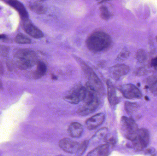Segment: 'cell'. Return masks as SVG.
Wrapping results in <instances>:
<instances>
[{
	"label": "cell",
	"mask_w": 157,
	"mask_h": 156,
	"mask_svg": "<svg viewBox=\"0 0 157 156\" xmlns=\"http://www.w3.org/2000/svg\"><path fill=\"white\" fill-rule=\"evenodd\" d=\"M100 104L99 100L89 103H84L77 111V113L82 116L88 115L96 111Z\"/></svg>",
	"instance_id": "5bb4252c"
},
{
	"label": "cell",
	"mask_w": 157,
	"mask_h": 156,
	"mask_svg": "<svg viewBox=\"0 0 157 156\" xmlns=\"http://www.w3.org/2000/svg\"><path fill=\"white\" fill-rule=\"evenodd\" d=\"M51 78L52 80H57V76H55L54 74H52L51 75Z\"/></svg>",
	"instance_id": "f546056e"
},
{
	"label": "cell",
	"mask_w": 157,
	"mask_h": 156,
	"mask_svg": "<svg viewBox=\"0 0 157 156\" xmlns=\"http://www.w3.org/2000/svg\"><path fill=\"white\" fill-rule=\"evenodd\" d=\"M121 129L124 137L132 141L135 138L139 130L133 120L124 116L121 120Z\"/></svg>",
	"instance_id": "3957f363"
},
{
	"label": "cell",
	"mask_w": 157,
	"mask_h": 156,
	"mask_svg": "<svg viewBox=\"0 0 157 156\" xmlns=\"http://www.w3.org/2000/svg\"><path fill=\"white\" fill-rule=\"evenodd\" d=\"M47 71V67L43 61H38L36 64V69L33 73V78L35 79H39L46 74Z\"/></svg>",
	"instance_id": "e0dca14e"
},
{
	"label": "cell",
	"mask_w": 157,
	"mask_h": 156,
	"mask_svg": "<svg viewBox=\"0 0 157 156\" xmlns=\"http://www.w3.org/2000/svg\"><path fill=\"white\" fill-rule=\"evenodd\" d=\"M101 17L104 20H108L110 19L111 14L108 8L104 5H101L100 7Z\"/></svg>",
	"instance_id": "7402d4cb"
},
{
	"label": "cell",
	"mask_w": 157,
	"mask_h": 156,
	"mask_svg": "<svg viewBox=\"0 0 157 156\" xmlns=\"http://www.w3.org/2000/svg\"><path fill=\"white\" fill-rule=\"evenodd\" d=\"M130 51L127 49H124L119 54L117 58V60L118 61H122L124 60L129 57L130 55Z\"/></svg>",
	"instance_id": "484cf974"
},
{
	"label": "cell",
	"mask_w": 157,
	"mask_h": 156,
	"mask_svg": "<svg viewBox=\"0 0 157 156\" xmlns=\"http://www.w3.org/2000/svg\"><path fill=\"white\" fill-rule=\"evenodd\" d=\"M156 41H157V36H156Z\"/></svg>",
	"instance_id": "836d02e7"
},
{
	"label": "cell",
	"mask_w": 157,
	"mask_h": 156,
	"mask_svg": "<svg viewBox=\"0 0 157 156\" xmlns=\"http://www.w3.org/2000/svg\"><path fill=\"white\" fill-rule=\"evenodd\" d=\"M16 43L19 44H29L31 43V40L25 35L18 34L15 38Z\"/></svg>",
	"instance_id": "ffe728a7"
},
{
	"label": "cell",
	"mask_w": 157,
	"mask_h": 156,
	"mask_svg": "<svg viewBox=\"0 0 157 156\" xmlns=\"http://www.w3.org/2000/svg\"><path fill=\"white\" fill-rule=\"evenodd\" d=\"M148 83L150 85V90L152 93L157 95V78L155 77L153 78H150V81Z\"/></svg>",
	"instance_id": "603a6c76"
},
{
	"label": "cell",
	"mask_w": 157,
	"mask_h": 156,
	"mask_svg": "<svg viewBox=\"0 0 157 156\" xmlns=\"http://www.w3.org/2000/svg\"><path fill=\"white\" fill-rule=\"evenodd\" d=\"M107 129L106 128H103L102 129H100L98 132L96 133L95 136H94V138H96L97 139H100L101 137L104 136V134L106 133L107 132Z\"/></svg>",
	"instance_id": "4316f807"
},
{
	"label": "cell",
	"mask_w": 157,
	"mask_h": 156,
	"mask_svg": "<svg viewBox=\"0 0 157 156\" xmlns=\"http://www.w3.org/2000/svg\"><path fill=\"white\" fill-rule=\"evenodd\" d=\"M110 36L103 31H96L90 35L86 41V46L92 52H101L109 47L111 44Z\"/></svg>",
	"instance_id": "6da1fadb"
},
{
	"label": "cell",
	"mask_w": 157,
	"mask_h": 156,
	"mask_svg": "<svg viewBox=\"0 0 157 156\" xmlns=\"http://www.w3.org/2000/svg\"><path fill=\"white\" fill-rule=\"evenodd\" d=\"M89 141L88 140H85L80 144L79 148H78V152H77L76 154L78 155H82L83 154L85 153L88 146Z\"/></svg>",
	"instance_id": "cb8c5ba5"
},
{
	"label": "cell",
	"mask_w": 157,
	"mask_h": 156,
	"mask_svg": "<svg viewBox=\"0 0 157 156\" xmlns=\"http://www.w3.org/2000/svg\"><path fill=\"white\" fill-rule=\"evenodd\" d=\"M120 91L124 97L129 100L141 99L142 93L140 91L132 84H126L120 87Z\"/></svg>",
	"instance_id": "52a82bcc"
},
{
	"label": "cell",
	"mask_w": 157,
	"mask_h": 156,
	"mask_svg": "<svg viewBox=\"0 0 157 156\" xmlns=\"http://www.w3.org/2000/svg\"><path fill=\"white\" fill-rule=\"evenodd\" d=\"M104 140L106 144L111 147L114 146L116 144L115 138L113 136H111L110 135H105L104 137Z\"/></svg>",
	"instance_id": "d4e9b609"
},
{
	"label": "cell",
	"mask_w": 157,
	"mask_h": 156,
	"mask_svg": "<svg viewBox=\"0 0 157 156\" xmlns=\"http://www.w3.org/2000/svg\"><path fill=\"white\" fill-rule=\"evenodd\" d=\"M29 7L31 11L39 14L45 13L46 11V7L40 2L37 1L29 3Z\"/></svg>",
	"instance_id": "ac0fdd59"
},
{
	"label": "cell",
	"mask_w": 157,
	"mask_h": 156,
	"mask_svg": "<svg viewBox=\"0 0 157 156\" xmlns=\"http://www.w3.org/2000/svg\"><path fill=\"white\" fill-rule=\"evenodd\" d=\"M110 1V0H101V1L100 2L103 3L104 2H107V1Z\"/></svg>",
	"instance_id": "d6a6232c"
},
{
	"label": "cell",
	"mask_w": 157,
	"mask_h": 156,
	"mask_svg": "<svg viewBox=\"0 0 157 156\" xmlns=\"http://www.w3.org/2000/svg\"><path fill=\"white\" fill-rule=\"evenodd\" d=\"M130 67L124 64H118L111 67L109 72L112 78L115 80H119L129 73Z\"/></svg>",
	"instance_id": "30bf717a"
},
{
	"label": "cell",
	"mask_w": 157,
	"mask_h": 156,
	"mask_svg": "<svg viewBox=\"0 0 157 156\" xmlns=\"http://www.w3.org/2000/svg\"><path fill=\"white\" fill-rule=\"evenodd\" d=\"M136 58L138 62L144 63L147 59V54L144 49H139L136 53Z\"/></svg>",
	"instance_id": "44dd1931"
},
{
	"label": "cell",
	"mask_w": 157,
	"mask_h": 156,
	"mask_svg": "<svg viewBox=\"0 0 157 156\" xmlns=\"http://www.w3.org/2000/svg\"><path fill=\"white\" fill-rule=\"evenodd\" d=\"M85 92V87L81 84H77L68 92L64 96V100L71 104H78L83 100Z\"/></svg>",
	"instance_id": "5b68a950"
},
{
	"label": "cell",
	"mask_w": 157,
	"mask_h": 156,
	"mask_svg": "<svg viewBox=\"0 0 157 156\" xmlns=\"http://www.w3.org/2000/svg\"><path fill=\"white\" fill-rule=\"evenodd\" d=\"M22 26L24 31L34 38H40L44 36L42 31L34 25L29 19L22 20Z\"/></svg>",
	"instance_id": "ba28073f"
},
{
	"label": "cell",
	"mask_w": 157,
	"mask_h": 156,
	"mask_svg": "<svg viewBox=\"0 0 157 156\" xmlns=\"http://www.w3.org/2000/svg\"><path fill=\"white\" fill-rule=\"evenodd\" d=\"M69 135L73 138H78L82 135L83 127L81 124L78 122H72L69 125L68 129Z\"/></svg>",
	"instance_id": "9a60e30c"
},
{
	"label": "cell",
	"mask_w": 157,
	"mask_h": 156,
	"mask_svg": "<svg viewBox=\"0 0 157 156\" xmlns=\"http://www.w3.org/2000/svg\"><path fill=\"white\" fill-rule=\"evenodd\" d=\"M110 146L107 144L101 145L90 151L87 156H108L109 154Z\"/></svg>",
	"instance_id": "2e32d148"
},
{
	"label": "cell",
	"mask_w": 157,
	"mask_h": 156,
	"mask_svg": "<svg viewBox=\"0 0 157 156\" xmlns=\"http://www.w3.org/2000/svg\"><path fill=\"white\" fill-rule=\"evenodd\" d=\"M6 2L17 11L22 20L29 19L27 11L21 2L17 0H6Z\"/></svg>",
	"instance_id": "7c38bea8"
},
{
	"label": "cell",
	"mask_w": 157,
	"mask_h": 156,
	"mask_svg": "<svg viewBox=\"0 0 157 156\" xmlns=\"http://www.w3.org/2000/svg\"><path fill=\"white\" fill-rule=\"evenodd\" d=\"M82 68L88 78V82L95 88L98 92L102 91V86L101 82L96 75L94 71L88 66L84 63H81Z\"/></svg>",
	"instance_id": "8992f818"
},
{
	"label": "cell",
	"mask_w": 157,
	"mask_h": 156,
	"mask_svg": "<svg viewBox=\"0 0 157 156\" xmlns=\"http://www.w3.org/2000/svg\"><path fill=\"white\" fill-rule=\"evenodd\" d=\"M152 64H153V65H154L155 67H157V58L154 60V61L152 62Z\"/></svg>",
	"instance_id": "f1b7e54d"
},
{
	"label": "cell",
	"mask_w": 157,
	"mask_h": 156,
	"mask_svg": "<svg viewBox=\"0 0 157 156\" xmlns=\"http://www.w3.org/2000/svg\"><path fill=\"white\" fill-rule=\"evenodd\" d=\"M0 73L1 74H3V67L1 62H0Z\"/></svg>",
	"instance_id": "83f0119b"
},
{
	"label": "cell",
	"mask_w": 157,
	"mask_h": 156,
	"mask_svg": "<svg viewBox=\"0 0 157 156\" xmlns=\"http://www.w3.org/2000/svg\"><path fill=\"white\" fill-rule=\"evenodd\" d=\"M150 141L148 131L144 128L139 129L137 135L133 140L134 149L136 151H142L147 147Z\"/></svg>",
	"instance_id": "277c9868"
},
{
	"label": "cell",
	"mask_w": 157,
	"mask_h": 156,
	"mask_svg": "<svg viewBox=\"0 0 157 156\" xmlns=\"http://www.w3.org/2000/svg\"><path fill=\"white\" fill-rule=\"evenodd\" d=\"M40 1H46V0H40Z\"/></svg>",
	"instance_id": "e575fe53"
},
{
	"label": "cell",
	"mask_w": 157,
	"mask_h": 156,
	"mask_svg": "<svg viewBox=\"0 0 157 156\" xmlns=\"http://www.w3.org/2000/svg\"><path fill=\"white\" fill-rule=\"evenodd\" d=\"M13 59L17 67L23 70L34 67L38 61L35 52L27 49L17 50L14 54Z\"/></svg>",
	"instance_id": "7a4b0ae2"
},
{
	"label": "cell",
	"mask_w": 157,
	"mask_h": 156,
	"mask_svg": "<svg viewBox=\"0 0 157 156\" xmlns=\"http://www.w3.org/2000/svg\"><path fill=\"white\" fill-rule=\"evenodd\" d=\"M105 120V115L103 113H98L87 120L86 125L88 130H93L100 126Z\"/></svg>",
	"instance_id": "8fae6325"
},
{
	"label": "cell",
	"mask_w": 157,
	"mask_h": 156,
	"mask_svg": "<svg viewBox=\"0 0 157 156\" xmlns=\"http://www.w3.org/2000/svg\"><path fill=\"white\" fill-rule=\"evenodd\" d=\"M139 107L138 104L135 103L126 102L124 104V109L126 112L129 114H132L136 112Z\"/></svg>",
	"instance_id": "d6986e66"
},
{
	"label": "cell",
	"mask_w": 157,
	"mask_h": 156,
	"mask_svg": "<svg viewBox=\"0 0 157 156\" xmlns=\"http://www.w3.org/2000/svg\"><path fill=\"white\" fill-rule=\"evenodd\" d=\"M80 144L76 141L68 138L61 139L59 142V146L61 149L69 154H76Z\"/></svg>",
	"instance_id": "9c48e42d"
},
{
	"label": "cell",
	"mask_w": 157,
	"mask_h": 156,
	"mask_svg": "<svg viewBox=\"0 0 157 156\" xmlns=\"http://www.w3.org/2000/svg\"><path fill=\"white\" fill-rule=\"evenodd\" d=\"M106 85L109 103L112 106H114L118 104L120 102V99L117 96L115 87L109 80L106 81Z\"/></svg>",
	"instance_id": "4fadbf2b"
},
{
	"label": "cell",
	"mask_w": 157,
	"mask_h": 156,
	"mask_svg": "<svg viewBox=\"0 0 157 156\" xmlns=\"http://www.w3.org/2000/svg\"><path fill=\"white\" fill-rule=\"evenodd\" d=\"M6 38V36L4 34H0V39H4Z\"/></svg>",
	"instance_id": "4dcf8cb0"
},
{
	"label": "cell",
	"mask_w": 157,
	"mask_h": 156,
	"mask_svg": "<svg viewBox=\"0 0 157 156\" xmlns=\"http://www.w3.org/2000/svg\"><path fill=\"white\" fill-rule=\"evenodd\" d=\"M2 89H3L2 83V81H1V80H0V90H2Z\"/></svg>",
	"instance_id": "1f68e13d"
}]
</instances>
